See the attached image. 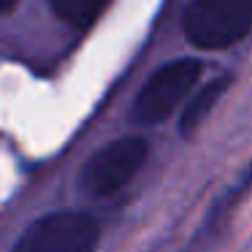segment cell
<instances>
[{
    "label": "cell",
    "mask_w": 252,
    "mask_h": 252,
    "mask_svg": "<svg viewBox=\"0 0 252 252\" xmlns=\"http://www.w3.org/2000/svg\"><path fill=\"white\" fill-rule=\"evenodd\" d=\"M252 0H192L185 33L198 49H225L250 35Z\"/></svg>",
    "instance_id": "6da1fadb"
},
{
    "label": "cell",
    "mask_w": 252,
    "mask_h": 252,
    "mask_svg": "<svg viewBox=\"0 0 252 252\" xmlns=\"http://www.w3.org/2000/svg\"><path fill=\"white\" fill-rule=\"evenodd\" d=\"M100 225L82 212H55L22 233L14 252H95Z\"/></svg>",
    "instance_id": "7a4b0ae2"
},
{
    "label": "cell",
    "mask_w": 252,
    "mask_h": 252,
    "mask_svg": "<svg viewBox=\"0 0 252 252\" xmlns=\"http://www.w3.org/2000/svg\"><path fill=\"white\" fill-rule=\"evenodd\" d=\"M147 155H149V144L138 136L117 138V141L106 144L103 149H98L84 163L82 179H79L82 190L95 198H103L122 190L136 176V171L144 165Z\"/></svg>",
    "instance_id": "3957f363"
},
{
    "label": "cell",
    "mask_w": 252,
    "mask_h": 252,
    "mask_svg": "<svg viewBox=\"0 0 252 252\" xmlns=\"http://www.w3.org/2000/svg\"><path fill=\"white\" fill-rule=\"evenodd\" d=\"M203 65L198 60H176L163 65L138 93L133 103V120L141 125H158L192 93Z\"/></svg>",
    "instance_id": "277c9868"
},
{
    "label": "cell",
    "mask_w": 252,
    "mask_h": 252,
    "mask_svg": "<svg viewBox=\"0 0 252 252\" xmlns=\"http://www.w3.org/2000/svg\"><path fill=\"white\" fill-rule=\"evenodd\" d=\"M250 190H252V163H250V168L241 174V179L236 182L222 198H217V201L212 203L203 225L195 230V236H192L190 244H187L182 252H214V250H220V244H222L225 233H228V228H230L233 209L239 206V201Z\"/></svg>",
    "instance_id": "5b68a950"
},
{
    "label": "cell",
    "mask_w": 252,
    "mask_h": 252,
    "mask_svg": "<svg viewBox=\"0 0 252 252\" xmlns=\"http://www.w3.org/2000/svg\"><path fill=\"white\" fill-rule=\"evenodd\" d=\"M230 82H233L230 76H220V79H214V82L203 84V87L198 90L195 95H192L190 103L185 106V111H182V120H179V130H182V136L190 138L192 133H195L198 127L203 125V120H206V117L212 114V109L217 106V100L222 98L225 90L230 87Z\"/></svg>",
    "instance_id": "8992f818"
},
{
    "label": "cell",
    "mask_w": 252,
    "mask_h": 252,
    "mask_svg": "<svg viewBox=\"0 0 252 252\" xmlns=\"http://www.w3.org/2000/svg\"><path fill=\"white\" fill-rule=\"evenodd\" d=\"M55 14L73 28H87L103 14L109 0H49Z\"/></svg>",
    "instance_id": "52a82bcc"
},
{
    "label": "cell",
    "mask_w": 252,
    "mask_h": 252,
    "mask_svg": "<svg viewBox=\"0 0 252 252\" xmlns=\"http://www.w3.org/2000/svg\"><path fill=\"white\" fill-rule=\"evenodd\" d=\"M14 6H17V0H0V14H6V11H11Z\"/></svg>",
    "instance_id": "ba28073f"
}]
</instances>
